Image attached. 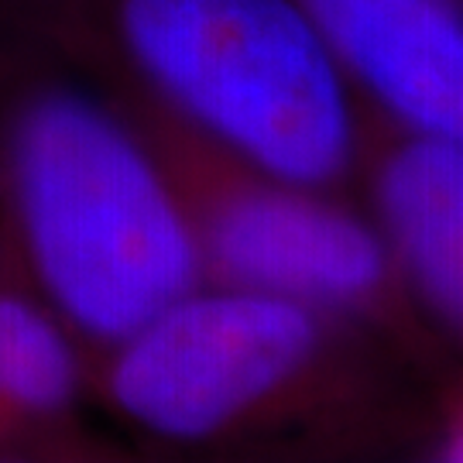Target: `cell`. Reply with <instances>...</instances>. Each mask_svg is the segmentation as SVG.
<instances>
[{
    "label": "cell",
    "instance_id": "cell-1",
    "mask_svg": "<svg viewBox=\"0 0 463 463\" xmlns=\"http://www.w3.org/2000/svg\"><path fill=\"white\" fill-rule=\"evenodd\" d=\"M107 388L124 419L168 443L296 419L392 449L426 426V378L374 333L223 281H199L117 340Z\"/></svg>",
    "mask_w": 463,
    "mask_h": 463
},
{
    "label": "cell",
    "instance_id": "cell-2",
    "mask_svg": "<svg viewBox=\"0 0 463 463\" xmlns=\"http://www.w3.org/2000/svg\"><path fill=\"white\" fill-rule=\"evenodd\" d=\"M11 183L42 288L103 344L114 347L206 281L162 155L93 99H34L14 128Z\"/></svg>",
    "mask_w": 463,
    "mask_h": 463
},
{
    "label": "cell",
    "instance_id": "cell-3",
    "mask_svg": "<svg viewBox=\"0 0 463 463\" xmlns=\"http://www.w3.org/2000/svg\"><path fill=\"white\" fill-rule=\"evenodd\" d=\"M120 42L193 134L330 189L357 175L361 99L298 0H120Z\"/></svg>",
    "mask_w": 463,
    "mask_h": 463
},
{
    "label": "cell",
    "instance_id": "cell-4",
    "mask_svg": "<svg viewBox=\"0 0 463 463\" xmlns=\"http://www.w3.org/2000/svg\"><path fill=\"white\" fill-rule=\"evenodd\" d=\"M162 165L193 220L206 281L357 323L426 381L453 357L415 309L371 216L336 193L254 172L193 131L168 141Z\"/></svg>",
    "mask_w": 463,
    "mask_h": 463
},
{
    "label": "cell",
    "instance_id": "cell-5",
    "mask_svg": "<svg viewBox=\"0 0 463 463\" xmlns=\"http://www.w3.org/2000/svg\"><path fill=\"white\" fill-rule=\"evenodd\" d=\"M357 175L409 298L463 357V145L402 131L361 107Z\"/></svg>",
    "mask_w": 463,
    "mask_h": 463
},
{
    "label": "cell",
    "instance_id": "cell-6",
    "mask_svg": "<svg viewBox=\"0 0 463 463\" xmlns=\"http://www.w3.org/2000/svg\"><path fill=\"white\" fill-rule=\"evenodd\" d=\"M298 4L364 110L463 145V0Z\"/></svg>",
    "mask_w": 463,
    "mask_h": 463
},
{
    "label": "cell",
    "instance_id": "cell-7",
    "mask_svg": "<svg viewBox=\"0 0 463 463\" xmlns=\"http://www.w3.org/2000/svg\"><path fill=\"white\" fill-rule=\"evenodd\" d=\"M76 395V354L55 316L21 296H0V405L52 415Z\"/></svg>",
    "mask_w": 463,
    "mask_h": 463
},
{
    "label": "cell",
    "instance_id": "cell-8",
    "mask_svg": "<svg viewBox=\"0 0 463 463\" xmlns=\"http://www.w3.org/2000/svg\"><path fill=\"white\" fill-rule=\"evenodd\" d=\"M419 449L430 460L463 463V357H449L426 381V426Z\"/></svg>",
    "mask_w": 463,
    "mask_h": 463
}]
</instances>
